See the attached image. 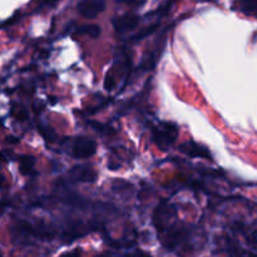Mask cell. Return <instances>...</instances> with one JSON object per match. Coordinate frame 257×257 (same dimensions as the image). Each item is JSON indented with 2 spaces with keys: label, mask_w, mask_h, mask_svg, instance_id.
Returning <instances> with one entry per match:
<instances>
[{
  "label": "cell",
  "mask_w": 257,
  "mask_h": 257,
  "mask_svg": "<svg viewBox=\"0 0 257 257\" xmlns=\"http://www.w3.org/2000/svg\"><path fill=\"white\" fill-rule=\"evenodd\" d=\"M68 177L73 183H93L97 180L98 175L93 168L88 167V166H74L68 172Z\"/></svg>",
  "instance_id": "5"
},
{
  "label": "cell",
  "mask_w": 257,
  "mask_h": 257,
  "mask_svg": "<svg viewBox=\"0 0 257 257\" xmlns=\"http://www.w3.org/2000/svg\"><path fill=\"white\" fill-rule=\"evenodd\" d=\"M235 8L243 14L257 18V0H236Z\"/></svg>",
  "instance_id": "8"
},
{
  "label": "cell",
  "mask_w": 257,
  "mask_h": 257,
  "mask_svg": "<svg viewBox=\"0 0 257 257\" xmlns=\"http://www.w3.org/2000/svg\"><path fill=\"white\" fill-rule=\"evenodd\" d=\"M105 9L104 0H82L78 3L77 10L83 18L94 19Z\"/></svg>",
  "instance_id": "4"
},
{
  "label": "cell",
  "mask_w": 257,
  "mask_h": 257,
  "mask_svg": "<svg viewBox=\"0 0 257 257\" xmlns=\"http://www.w3.org/2000/svg\"><path fill=\"white\" fill-rule=\"evenodd\" d=\"M177 216V210L173 205H170L167 202H162L156 207L153 211V225L158 230V232H165L170 230V226L172 225V221Z\"/></svg>",
  "instance_id": "2"
},
{
  "label": "cell",
  "mask_w": 257,
  "mask_h": 257,
  "mask_svg": "<svg viewBox=\"0 0 257 257\" xmlns=\"http://www.w3.org/2000/svg\"><path fill=\"white\" fill-rule=\"evenodd\" d=\"M70 152L77 160H88L97 152V143L92 138L78 137L72 142Z\"/></svg>",
  "instance_id": "3"
},
{
  "label": "cell",
  "mask_w": 257,
  "mask_h": 257,
  "mask_svg": "<svg viewBox=\"0 0 257 257\" xmlns=\"http://www.w3.org/2000/svg\"><path fill=\"white\" fill-rule=\"evenodd\" d=\"M62 257H80V251L79 250H74L69 253H64Z\"/></svg>",
  "instance_id": "13"
},
{
  "label": "cell",
  "mask_w": 257,
  "mask_h": 257,
  "mask_svg": "<svg viewBox=\"0 0 257 257\" xmlns=\"http://www.w3.org/2000/svg\"><path fill=\"white\" fill-rule=\"evenodd\" d=\"M75 33H77V34L88 35V37L95 39V38H98L100 35V27L97 24H84L78 27Z\"/></svg>",
  "instance_id": "9"
},
{
  "label": "cell",
  "mask_w": 257,
  "mask_h": 257,
  "mask_svg": "<svg viewBox=\"0 0 257 257\" xmlns=\"http://www.w3.org/2000/svg\"><path fill=\"white\" fill-rule=\"evenodd\" d=\"M180 151L192 158H205V160L208 161L212 160V155H211L210 150L203 147L202 145H198V143L193 142V141L182 143L180 147Z\"/></svg>",
  "instance_id": "7"
},
{
  "label": "cell",
  "mask_w": 257,
  "mask_h": 257,
  "mask_svg": "<svg viewBox=\"0 0 257 257\" xmlns=\"http://www.w3.org/2000/svg\"><path fill=\"white\" fill-rule=\"evenodd\" d=\"M57 2H59V0H44V3L43 4L48 5V4H55Z\"/></svg>",
  "instance_id": "14"
},
{
  "label": "cell",
  "mask_w": 257,
  "mask_h": 257,
  "mask_svg": "<svg viewBox=\"0 0 257 257\" xmlns=\"http://www.w3.org/2000/svg\"><path fill=\"white\" fill-rule=\"evenodd\" d=\"M118 3L124 5H131V7H140L142 5L146 0H117Z\"/></svg>",
  "instance_id": "12"
},
{
  "label": "cell",
  "mask_w": 257,
  "mask_h": 257,
  "mask_svg": "<svg viewBox=\"0 0 257 257\" xmlns=\"http://www.w3.org/2000/svg\"><path fill=\"white\" fill-rule=\"evenodd\" d=\"M178 130L177 125L175 123L171 122H161L157 127L153 128L152 131V138L153 142L158 146L162 151H166L171 145L176 142L178 137Z\"/></svg>",
  "instance_id": "1"
},
{
  "label": "cell",
  "mask_w": 257,
  "mask_h": 257,
  "mask_svg": "<svg viewBox=\"0 0 257 257\" xmlns=\"http://www.w3.org/2000/svg\"><path fill=\"white\" fill-rule=\"evenodd\" d=\"M141 18L136 14H124L117 17L113 19V27H114L115 32L119 33V34H124V33L131 32V30L136 29L140 24Z\"/></svg>",
  "instance_id": "6"
},
{
  "label": "cell",
  "mask_w": 257,
  "mask_h": 257,
  "mask_svg": "<svg viewBox=\"0 0 257 257\" xmlns=\"http://www.w3.org/2000/svg\"><path fill=\"white\" fill-rule=\"evenodd\" d=\"M35 160L32 156H22L19 160V170L23 175L28 176L33 172L34 170Z\"/></svg>",
  "instance_id": "10"
},
{
  "label": "cell",
  "mask_w": 257,
  "mask_h": 257,
  "mask_svg": "<svg viewBox=\"0 0 257 257\" xmlns=\"http://www.w3.org/2000/svg\"><path fill=\"white\" fill-rule=\"evenodd\" d=\"M157 28H158V24H157V23H156V24L150 25V27L145 28V29H143L142 32H140V33H138V34H136L135 37L132 38V40H133V42H137V40L143 39V38H146V37H147V35L152 34V33L155 32V30L157 29Z\"/></svg>",
  "instance_id": "11"
}]
</instances>
